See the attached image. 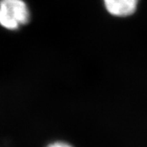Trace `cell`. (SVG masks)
I'll return each mask as SVG.
<instances>
[{
	"instance_id": "obj_2",
	"label": "cell",
	"mask_w": 147,
	"mask_h": 147,
	"mask_svg": "<svg viewBox=\"0 0 147 147\" xmlns=\"http://www.w3.org/2000/svg\"><path fill=\"white\" fill-rule=\"evenodd\" d=\"M106 10L111 15L124 17L131 15L137 9L138 0H103Z\"/></svg>"
},
{
	"instance_id": "obj_1",
	"label": "cell",
	"mask_w": 147,
	"mask_h": 147,
	"mask_svg": "<svg viewBox=\"0 0 147 147\" xmlns=\"http://www.w3.org/2000/svg\"><path fill=\"white\" fill-rule=\"evenodd\" d=\"M30 12L22 0H1L0 25L8 30H16L26 24Z\"/></svg>"
},
{
	"instance_id": "obj_3",
	"label": "cell",
	"mask_w": 147,
	"mask_h": 147,
	"mask_svg": "<svg viewBox=\"0 0 147 147\" xmlns=\"http://www.w3.org/2000/svg\"><path fill=\"white\" fill-rule=\"evenodd\" d=\"M47 147H73L71 145L64 142H56L49 144Z\"/></svg>"
}]
</instances>
